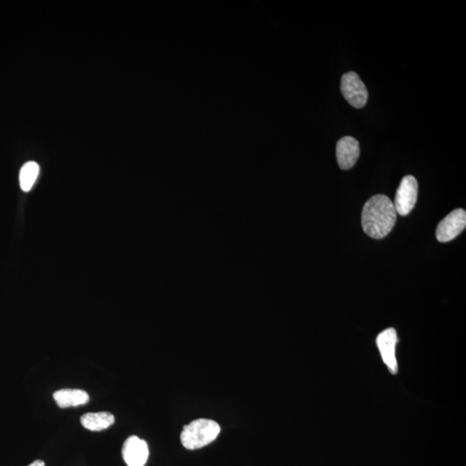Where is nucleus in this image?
<instances>
[{
  "instance_id": "nucleus-1",
  "label": "nucleus",
  "mask_w": 466,
  "mask_h": 466,
  "mask_svg": "<svg viewBox=\"0 0 466 466\" xmlns=\"http://www.w3.org/2000/svg\"><path fill=\"white\" fill-rule=\"evenodd\" d=\"M397 218L392 201L386 196H375L363 208L362 228L369 237L381 239L392 231Z\"/></svg>"
},
{
  "instance_id": "nucleus-2",
  "label": "nucleus",
  "mask_w": 466,
  "mask_h": 466,
  "mask_svg": "<svg viewBox=\"0 0 466 466\" xmlns=\"http://www.w3.org/2000/svg\"><path fill=\"white\" fill-rule=\"evenodd\" d=\"M220 425L213 420L198 419L183 427L181 441L188 450H196L212 443L220 435Z\"/></svg>"
},
{
  "instance_id": "nucleus-3",
  "label": "nucleus",
  "mask_w": 466,
  "mask_h": 466,
  "mask_svg": "<svg viewBox=\"0 0 466 466\" xmlns=\"http://www.w3.org/2000/svg\"><path fill=\"white\" fill-rule=\"evenodd\" d=\"M340 90L345 101L355 108H362L368 101V91L355 72L345 73L342 76Z\"/></svg>"
},
{
  "instance_id": "nucleus-4",
  "label": "nucleus",
  "mask_w": 466,
  "mask_h": 466,
  "mask_svg": "<svg viewBox=\"0 0 466 466\" xmlns=\"http://www.w3.org/2000/svg\"><path fill=\"white\" fill-rule=\"evenodd\" d=\"M418 189V181L413 176L403 177L393 203L400 216H406L413 210L417 201Z\"/></svg>"
},
{
  "instance_id": "nucleus-5",
  "label": "nucleus",
  "mask_w": 466,
  "mask_h": 466,
  "mask_svg": "<svg viewBox=\"0 0 466 466\" xmlns=\"http://www.w3.org/2000/svg\"><path fill=\"white\" fill-rule=\"evenodd\" d=\"M466 226V213L464 209H456L439 223L436 238L439 242L452 241L463 232Z\"/></svg>"
},
{
  "instance_id": "nucleus-6",
  "label": "nucleus",
  "mask_w": 466,
  "mask_h": 466,
  "mask_svg": "<svg viewBox=\"0 0 466 466\" xmlns=\"http://www.w3.org/2000/svg\"><path fill=\"white\" fill-rule=\"evenodd\" d=\"M376 343L382 360L391 374H397L398 364L395 357V348L398 343L397 331L394 328H388L378 334Z\"/></svg>"
},
{
  "instance_id": "nucleus-7",
  "label": "nucleus",
  "mask_w": 466,
  "mask_h": 466,
  "mask_svg": "<svg viewBox=\"0 0 466 466\" xmlns=\"http://www.w3.org/2000/svg\"><path fill=\"white\" fill-rule=\"evenodd\" d=\"M148 447L146 440L138 436H131L123 443V459L128 466H144L148 457Z\"/></svg>"
},
{
  "instance_id": "nucleus-8",
  "label": "nucleus",
  "mask_w": 466,
  "mask_h": 466,
  "mask_svg": "<svg viewBox=\"0 0 466 466\" xmlns=\"http://www.w3.org/2000/svg\"><path fill=\"white\" fill-rule=\"evenodd\" d=\"M360 155V146L356 138L346 136L337 143L336 156L341 170L348 171L356 164Z\"/></svg>"
},
{
  "instance_id": "nucleus-9",
  "label": "nucleus",
  "mask_w": 466,
  "mask_h": 466,
  "mask_svg": "<svg viewBox=\"0 0 466 466\" xmlns=\"http://www.w3.org/2000/svg\"><path fill=\"white\" fill-rule=\"evenodd\" d=\"M57 405L61 408L84 405L89 401L86 391L79 389H64L56 391L53 395Z\"/></svg>"
},
{
  "instance_id": "nucleus-10",
  "label": "nucleus",
  "mask_w": 466,
  "mask_h": 466,
  "mask_svg": "<svg viewBox=\"0 0 466 466\" xmlns=\"http://www.w3.org/2000/svg\"><path fill=\"white\" fill-rule=\"evenodd\" d=\"M115 422V417L109 412H96L86 413L81 416V422L86 430L90 431H102L111 426Z\"/></svg>"
},
{
  "instance_id": "nucleus-11",
  "label": "nucleus",
  "mask_w": 466,
  "mask_h": 466,
  "mask_svg": "<svg viewBox=\"0 0 466 466\" xmlns=\"http://www.w3.org/2000/svg\"><path fill=\"white\" fill-rule=\"evenodd\" d=\"M40 172L39 165L36 162H28L20 171V187L24 192L30 191L34 186Z\"/></svg>"
},
{
  "instance_id": "nucleus-12",
  "label": "nucleus",
  "mask_w": 466,
  "mask_h": 466,
  "mask_svg": "<svg viewBox=\"0 0 466 466\" xmlns=\"http://www.w3.org/2000/svg\"><path fill=\"white\" fill-rule=\"evenodd\" d=\"M28 466H45V463L42 460H36L33 462L30 465Z\"/></svg>"
}]
</instances>
